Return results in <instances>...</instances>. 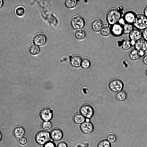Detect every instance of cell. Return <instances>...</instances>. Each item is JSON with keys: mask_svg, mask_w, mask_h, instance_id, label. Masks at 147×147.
Returning a JSON list of instances; mask_svg holds the SVG:
<instances>
[{"mask_svg": "<svg viewBox=\"0 0 147 147\" xmlns=\"http://www.w3.org/2000/svg\"><path fill=\"white\" fill-rule=\"evenodd\" d=\"M122 13L117 8L110 9L106 15V20L108 23L112 26L117 24L121 18Z\"/></svg>", "mask_w": 147, "mask_h": 147, "instance_id": "6da1fadb", "label": "cell"}, {"mask_svg": "<svg viewBox=\"0 0 147 147\" xmlns=\"http://www.w3.org/2000/svg\"><path fill=\"white\" fill-rule=\"evenodd\" d=\"M51 139L50 132L44 130L39 131L35 136V141L40 145H43Z\"/></svg>", "mask_w": 147, "mask_h": 147, "instance_id": "7a4b0ae2", "label": "cell"}, {"mask_svg": "<svg viewBox=\"0 0 147 147\" xmlns=\"http://www.w3.org/2000/svg\"><path fill=\"white\" fill-rule=\"evenodd\" d=\"M133 24L137 29L144 30L147 28V18L144 14H138L136 15Z\"/></svg>", "mask_w": 147, "mask_h": 147, "instance_id": "3957f363", "label": "cell"}, {"mask_svg": "<svg viewBox=\"0 0 147 147\" xmlns=\"http://www.w3.org/2000/svg\"><path fill=\"white\" fill-rule=\"evenodd\" d=\"M70 24L74 29H82L85 26V22L84 18L79 14L73 16L71 18Z\"/></svg>", "mask_w": 147, "mask_h": 147, "instance_id": "277c9868", "label": "cell"}, {"mask_svg": "<svg viewBox=\"0 0 147 147\" xmlns=\"http://www.w3.org/2000/svg\"><path fill=\"white\" fill-rule=\"evenodd\" d=\"M124 84L122 81L120 79L114 78L111 79L109 84L110 89L114 92H118L121 90L123 88Z\"/></svg>", "mask_w": 147, "mask_h": 147, "instance_id": "5b68a950", "label": "cell"}, {"mask_svg": "<svg viewBox=\"0 0 147 147\" xmlns=\"http://www.w3.org/2000/svg\"><path fill=\"white\" fill-rule=\"evenodd\" d=\"M80 113L86 118L90 119L94 114V110L90 105L85 104L82 105L80 109Z\"/></svg>", "mask_w": 147, "mask_h": 147, "instance_id": "8992f818", "label": "cell"}, {"mask_svg": "<svg viewBox=\"0 0 147 147\" xmlns=\"http://www.w3.org/2000/svg\"><path fill=\"white\" fill-rule=\"evenodd\" d=\"M47 40L46 36L44 32H41L36 33L34 36L33 39V43L38 46L44 45Z\"/></svg>", "mask_w": 147, "mask_h": 147, "instance_id": "52a82bcc", "label": "cell"}, {"mask_svg": "<svg viewBox=\"0 0 147 147\" xmlns=\"http://www.w3.org/2000/svg\"><path fill=\"white\" fill-rule=\"evenodd\" d=\"M53 115V111L51 109L48 107L42 108L40 112V116L43 121H50Z\"/></svg>", "mask_w": 147, "mask_h": 147, "instance_id": "ba28073f", "label": "cell"}, {"mask_svg": "<svg viewBox=\"0 0 147 147\" xmlns=\"http://www.w3.org/2000/svg\"><path fill=\"white\" fill-rule=\"evenodd\" d=\"M50 133L51 138L53 141H59L63 138V132L61 129L58 127L53 128Z\"/></svg>", "mask_w": 147, "mask_h": 147, "instance_id": "9c48e42d", "label": "cell"}, {"mask_svg": "<svg viewBox=\"0 0 147 147\" xmlns=\"http://www.w3.org/2000/svg\"><path fill=\"white\" fill-rule=\"evenodd\" d=\"M80 130L83 133L88 134L91 133L93 131L94 126L92 123L85 121L80 126Z\"/></svg>", "mask_w": 147, "mask_h": 147, "instance_id": "30bf717a", "label": "cell"}, {"mask_svg": "<svg viewBox=\"0 0 147 147\" xmlns=\"http://www.w3.org/2000/svg\"><path fill=\"white\" fill-rule=\"evenodd\" d=\"M142 36V32L137 29H133L129 35L131 41L135 42L141 39Z\"/></svg>", "mask_w": 147, "mask_h": 147, "instance_id": "8fae6325", "label": "cell"}, {"mask_svg": "<svg viewBox=\"0 0 147 147\" xmlns=\"http://www.w3.org/2000/svg\"><path fill=\"white\" fill-rule=\"evenodd\" d=\"M91 26L94 31L98 32L100 31L103 27V24L102 21L100 18H95L92 21Z\"/></svg>", "mask_w": 147, "mask_h": 147, "instance_id": "7c38bea8", "label": "cell"}, {"mask_svg": "<svg viewBox=\"0 0 147 147\" xmlns=\"http://www.w3.org/2000/svg\"><path fill=\"white\" fill-rule=\"evenodd\" d=\"M82 60L81 57L78 54H74L70 57L71 65L76 67H78L81 66Z\"/></svg>", "mask_w": 147, "mask_h": 147, "instance_id": "4fadbf2b", "label": "cell"}, {"mask_svg": "<svg viewBox=\"0 0 147 147\" xmlns=\"http://www.w3.org/2000/svg\"><path fill=\"white\" fill-rule=\"evenodd\" d=\"M111 33L115 36H119L123 33L122 26L119 24L112 25L111 28Z\"/></svg>", "mask_w": 147, "mask_h": 147, "instance_id": "5bb4252c", "label": "cell"}, {"mask_svg": "<svg viewBox=\"0 0 147 147\" xmlns=\"http://www.w3.org/2000/svg\"><path fill=\"white\" fill-rule=\"evenodd\" d=\"M134 46L136 49L145 52L147 49V41L144 39H141L135 42Z\"/></svg>", "mask_w": 147, "mask_h": 147, "instance_id": "9a60e30c", "label": "cell"}, {"mask_svg": "<svg viewBox=\"0 0 147 147\" xmlns=\"http://www.w3.org/2000/svg\"><path fill=\"white\" fill-rule=\"evenodd\" d=\"M13 133L14 136L17 138H20L23 136L25 133V130L22 126L18 125L13 128Z\"/></svg>", "mask_w": 147, "mask_h": 147, "instance_id": "2e32d148", "label": "cell"}, {"mask_svg": "<svg viewBox=\"0 0 147 147\" xmlns=\"http://www.w3.org/2000/svg\"><path fill=\"white\" fill-rule=\"evenodd\" d=\"M136 16L134 12L129 11L125 13L123 18L125 23L132 24L134 21Z\"/></svg>", "mask_w": 147, "mask_h": 147, "instance_id": "e0dca14e", "label": "cell"}, {"mask_svg": "<svg viewBox=\"0 0 147 147\" xmlns=\"http://www.w3.org/2000/svg\"><path fill=\"white\" fill-rule=\"evenodd\" d=\"M85 118L80 113H76L73 117V120L75 123L81 125L85 121Z\"/></svg>", "mask_w": 147, "mask_h": 147, "instance_id": "ac0fdd59", "label": "cell"}, {"mask_svg": "<svg viewBox=\"0 0 147 147\" xmlns=\"http://www.w3.org/2000/svg\"><path fill=\"white\" fill-rule=\"evenodd\" d=\"M75 37L78 39L82 40L86 36V32L84 30L80 29L76 30L74 32Z\"/></svg>", "mask_w": 147, "mask_h": 147, "instance_id": "d6986e66", "label": "cell"}, {"mask_svg": "<svg viewBox=\"0 0 147 147\" xmlns=\"http://www.w3.org/2000/svg\"><path fill=\"white\" fill-rule=\"evenodd\" d=\"M129 58L133 60H136L141 57L140 52L136 49H133L129 53Z\"/></svg>", "mask_w": 147, "mask_h": 147, "instance_id": "ffe728a7", "label": "cell"}, {"mask_svg": "<svg viewBox=\"0 0 147 147\" xmlns=\"http://www.w3.org/2000/svg\"><path fill=\"white\" fill-rule=\"evenodd\" d=\"M127 97V93L125 91L123 90H121L117 92L115 95L116 99L119 101H123L125 100Z\"/></svg>", "mask_w": 147, "mask_h": 147, "instance_id": "44dd1931", "label": "cell"}, {"mask_svg": "<svg viewBox=\"0 0 147 147\" xmlns=\"http://www.w3.org/2000/svg\"><path fill=\"white\" fill-rule=\"evenodd\" d=\"M121 25L123 27V33L125 34H129L133 30V26L131 24L125 22Z\"/></svg>", "mask_w": 147, "mask_h": 147, "instance_id": "7402d4cb", "label": "cell"}, {"mask_svg": "<svg viewBox=\"0 0 147 147\" xmlns=\"http://www.w3.org/2000/svg\"><path fill=\"white\" fill-rule=\"evenodd\" d=\"M132 46L131 42L130 39H125L122 40L121 46L123 49L128 50Z\"/></svg>", "mask_w": 147, "mask_h": 147, "instance_id": "603a6c76", "label": "cell"}, {"mask_svg": "<svg viewBox=\"0 0 147 147\" xmlns=\"http://www.w3.org/2000/svg\"><path fill=\"white\" fill-rule=\"evenodd\" d=\"M29 51L30 54L35 55L39 53L40 51V48L38 46L32 44L29 46Z\"/></svg>", "mask_w": 147, "mask_h": 147, "instance_id": "cb8c5ba5", "label": "cell"}, {"mask_svg": "<svg viewBox=\"0 0 147 147\" xmlns=\"http://www.w3.org/2000/svg\"><path fill=\"white\" fill-rule=\"evenodd\" d=\"M111 33V28L108 26H103L100 30V33L102 36H107Z\"/></svg>", "mask_w": 147, "mask_h": 147, "instance_id": "d4e9b609", "label": "cell"}, {"mask_svg": "<svg viewBox=\"0 0 147 147\" xmlns=\"http://www.w3.org/2000/svg\"><path fill=\"white\" fill-rule=\"evenodd\" d=\"M78 1L75 0H65L64 1V4L67 7L71 8L76 6Z\"/></svg>", "mask_w": 147, "mask_h": 147, "instance_id": "484cf974", "label": "cell"}, {"mask_svg": "<svg viewBox=\"0 0 147 147\" xmlns=\"http://www.w3.org/2000/svg\"><path fill=\"white\" fill-rule=\"evenodd\" d=\"M107 140L111 143H114L116 140L117 136L116 134L113 132L108 133L107 136Z\"/></svg>", "mask_w": 147, "mask_h": 147, "instance_id": "4316f807", "label": "cell"}, {"mask_svg": "<svg viewBox=\"0 0 147 147\" xmlns=\"http://www.w3.org/2000/svg\"><path fill=\"white\" fill-rule=\"evenodd\" d=\"M42 128L45 131L49 130L52 127L51 123L50 121H43L41 125Z\"/></svg>", "mask_w": 147, "mask_h": 147, "instance_id": "83f0119b", "label": "cell"}, {"mask_svg": "<svg viewBox=\"0 0 147 147\" xmlns=\"http://www.w3.org/2000/svg\"><path fill=\"white\" fill-rule=\"evenodd\" d=\"M97 147H111L110 143L107 140H101L98 143Z\"/></svg>", "mask_w": 147, "mask_h": 147, "instance_id": "f1b7e54d", "label": "cell"}, {"mask_svg": "<svg viewBox=\"0 0 147 147\" xmlns=\"http://www.w3.org/2000/svg\"><path fill=\"white\" fill-rule=\"evenodd\" d=\"M91 64L90 60L87 58L82 59L81 66L83 68L87 69L89 68Z\"/></svg>", "mask_w": 147, "mask_h": 147, "instance_id": "f546056e", "label": "cell"}, {"mask_svg": "<svg viewBox=\"0 0 147 147\" xmlns=\"http://www.w3.org/2000/svg\"><path fill=\"white\" fill-rule=\"evenodd\" d=\"M15 11L17 15L19 16H21L25 12V9L23 6H19L16 8Z\"/></svg>", "mask_w": 147, "mask_h": 147, "instance_id": "4dcf8cb0", "label": "cell"}, {"mask_svg": "<svg viewBox=\"0 0 147 147\" xmlns=\"http://www.w3.org/2000/svg\"><path fill=\"white\" fill-rule=\"evenodd\" d=\"M28 142L27 138L25 136H23L19 138L18 142L19 144L22 145H26Z\"/></svg>", "mask_w": 147, "mask_h": 147, "instance_id": "1f68e13d", "label": "cell"}, {"mask_svg": "<svg viewBox=\"0 0 147 147\" xmlns=\"http://www.w3.org/2000/svg\"><path fill=\"white\" fill-rule=\"evenodd\" d=\"M43 147H56V146L53 141L50 140L45 144Z\"/></svg>", "mask_w": 147, "mask_h": 147, "instance_id": "d6a6232c", "label": "cell"}, {"mask_svg": "<svg viewBox=\"0 0 147 147\" xmlns=\"http://www.w3.org/2000/svg\"><path fill=\"white\" fill-rule=\"evenodd\" d=\"M57 147H67V145L65 142L61 141L57 144Z\"/></svg>", "mask_w": 147, "mask_h": 147, "instance_id": "836d02e7", "label": "cell"}, {"mask_svg": "<svg viewBox=\"0 0 147 147\" xmlns=\"http://www.w3.org/2000/svg\"><path fill=\"white\" fill-rule=\"evenodd\" d=\"M142 34L144 39L147 41V28L143 30Z\"/></svg>", "mask_w": 147, "mask_h": 147, "instance_id": "e575fe53", "label": "cell"}, {"mask_svg": "<svg viewBox=\"0 0 147 147\" xmlns=\"http://www.w3.org/2000/svg\"><path fill=\"white\" fill-rule=\"evenodd\" d=\"M143 61L144 64L147 65V54L144 57L143 59Z\"/></svg>", "mask_w": 147, "mask_h": 147, "instance_id": "d590c367", "label": "cell"}, {"mask_svg": "<svg viewBox=\"0 0 147 147\" xmlns=\"http://www.w3.org/2000/svg\"><path fill=\"white\" fill-rule=\"evenodd\" d=\"M144 15L147 18V5L144 8Z\"/></svg>", "mask_w": 147, "mask_h": 147, "instance_id": "8d00e7d4", "label": "cell"}, {"mask_svg": "<svg viewBox=\"0 0 147 147\" xmlns=\"http://www.w3.org/2000/svg\"><path fill=\"white\" fill-rule=\"evenodd\" d=\"M122 42V40H118L117 41V43L118 45V46L119 47H120L121 46V44Z\"/></svg>", "mask_w": 147, "mask_h": 147, "instance_id": "74e56055", "label": "cell"}, {"mask_svg": "<svg viewBox=\"0 0 147 147\" xmlns=\"http://www.w3.org/2000/svg\"><path fill=\"white\" fill-rule=\"evenodd\" d=\"M3 1L2 0H0V8L3 6Z\"/></svg>", "mask_w": 147, "mask_h": 147, "instance_id": "f35d334b", "label": "cell"}, {"mask_svg": "<svg viewBox=\"0 0 147 147\" xmlns=\"http://www.w3.org/2000/svg\"><path fill=\"white\" fill-rule=\"evenodd\" d=\"M2 134H1V131H0V141L2 139Z\"/></svg>", "mask_w": 147, "mask_h": 147, "instance_id": "ab89813d", "label": "cell"}, {"mask_svg": "<svg viewBox=\"0 0 147 147\" xmlns=\"http://www.w3.org/2000/svg\"><path fill=\"white\" fill-rule=\"evenodd\" d=\"M145 73H146V75L147 76V68L146 69V70Z\"/></svg>", "mask_w": 147, "mask_h": 147, "instance_id": "60d3db41", "label": "cell"}, {"mask_svg": "<svg viewBox=\"0 0 147 147\" xmlns=\"http://www.w3.org/2000/svg\"><path fill=\"white\" fill-rule=\"evenodd\" d=\"M146 51H147V50H146Z\"/></svg>", "mask_w": 147, "mask_h": 147, "instance_id": "b9f144b4", "label": "cell"}]
</instances>
